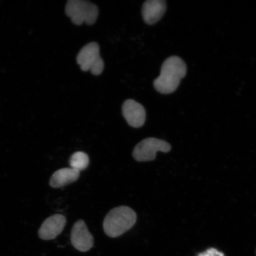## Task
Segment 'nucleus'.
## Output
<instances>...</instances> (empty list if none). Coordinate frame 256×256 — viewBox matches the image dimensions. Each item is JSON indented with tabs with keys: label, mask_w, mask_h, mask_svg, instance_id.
I'll use <instances>...</instances> for the list:
<instances>
[{
	"label": "nucleus",
	"mask_w": 256,
	"mask_h": 256,
	"mask_svg": "<svg viewBox=\"0 0 256 256\" xmlns=\"http://www.w3.org/2000/svg\"><path fill=\"white\" fill-rule=\"evenodd\" d=\"M66 224L65 216L62 214H55L44 220L38 231V236L44 240L55 239L62 232Z\"/></svg>",
	"instance_id": "8"
},
{
	"label": "nucleus",
	"mask_w": 256,
	"mask_h": 256,
	"mask_svg": "<svg viewBox=\"0 0 256 256\" xmlns=\"http://www.w3.org/2000/svg\"><path fill=\"white\" fill-rule=\"evenodd\" d=\"M167 9L164 0H147L142 8L144 21L149 25L154 24L161 20Z\"/></svg>",
	"instance_id": "9"
},
{
	"label": "nucleus",
	"mask_w": 256,
	"mask_h": 256,
	"mask_svg": "<svg viewBox=\"0 0 256 256\" xmlns=\"http://www.w3.org/2000/svg\"><path fill=\"white\" fill-rule=\"evenodd\" d=\"M71 242L73 247L82 252H88L94 245V238L84 220H80L72 226Z\"/></svg>",
	"instance_id": "6"
},
{
	"label": "nucleus",
	"mask_w": 256,
	"mask_h": 256,
	"mask_svg": "<svg viewBox=\"0 0 256 256\" xmlns=\"http://www.w3.org/2000/svg\"><path fill=\"white\" fill-rule=\"evenodd\" d=\"M80 172L72 168H64L56 171L51 176L50 185L53 188L66 186L78 180Z\"/></svg>",
	"instance_id": "10"
},
{
	"label": "nucleus",
	"mask_w": 256,
	"mask_h": 256,
	"mask_svg": "<svg viewBox=\"0 0 256 256\" xmlns=\"http://www.w3.org/2000/svg\"></svg>",
	"instance_id": "13"
},
{
	"label": "nucleus",
	"mask_w": 256,
	"mask_h": 256,
	"mask_svg": "<svg viewBox=\"0 0 256 256\" xmlns=\"http://www.w3.org/2000/svg\"><path fill=\"white\" fill-rule=\"evenodd\" d=\"M197 256H226L222 252L218 250L210 248H208L206 250L200 252Z\"/></svg>",
	"instance_id": "12"
},
{
	"label": "nucleus",
	"mask_w": 256,
	"mask_h": 256,
	"mask_svg": "<svg viewBox=\"0 0 256 256\" xmlns=\"http://www.w3.org/2000/svg\"><path fill=\"white\" fill-rule=\"evenodd\" d=\"M89 158L87 154L78 152L74 153L69 160L71 168L79 172L84 170L89 165Z\"/></svg>",
	"instance_id": "11"
},
{
	"label": "nucleus",
	"mask_w": 256,
	"mask_h": 256,
	"mask_svg": "<svg viewBox=\"0 0 256 256\" xmlns=\"http://www.w3.org/2000/svg\"><path fill=\"white\" fill-rule=\"evenodd\" d=\"M66 12L74 24L92 25L97 20L98 8L96 4L84 0H69L66 4Z\"/></svg>",
	"instance_id": "3"
},
{
	"label": "nucleus",
	"mask_w": 256,
	"mask_h": 256,
	"mask_svg": "<svg viewBox=\"0 0 256 256\" xmlns=\"http://www.w3.org/2000/svg\"><path fill=\"white\" fill-rule=\"evenodd\" d=\"M136 219L135 211L130 207L120 206L113 208L104 218V232L110 238H118L132 228Z\"/></svg>",
	"instance_id": "2"
},
{
	"label": "nucleus",
	"mask_w": 256,
	"mask_h": 256,
	"mask_svg": "<svg viewBox=\"0 0 256 256\" xmlns=\"http://www.w3.org/2000/svg\"><path fill=\"white\" fill-rule=\"evenodd\" d=\"M122 114L130 126L140 128L145 124L146 111L142 104L132 99L124 101L122 106Z\"/></svg>",
	"instance_id": "7"
},
{
	"label": "nucleus",
	"mask_w": 256,
	"mask_h": 256,
	"mask_svg": "<svg viewBox=\"0 0 256 256\" xmlns=\"http://www.w3.org/2000/svg\"><path fill=\"white\" fill-rule=\"evenodd\" d=\"M171 150V146L166 140L150 137L137 144L133 150L132 156L137 162L152 161L158 152L167 153Z\"/></svg>",
	"instance_id": "5"
},
{
	"label": "nucleus",
	"mask_w": 256,
	"mask_h": 256,
	"mask_svg": "<svg viewBox=\"0 0 256 256\" xmlns=\"http://www.w3.org/2000/svg\"><path fill=\"white\" fill-rule=\"evenodd\" d=\"M76 62L82 71H90L94 76L100 75L104 72V64L100 56L98 44L92 42L82 47L76 56Z\"/></svg>",
	"instance_id": "4"
},
{
	"label": "nucleus",
	"mask_w": 256,
	"mask_h": 256,
	"mask_svg": "<svg viewBox=\"0 0 256 256\" xmlns=\"http://www.w3.org/2000/svg\"><path fill=\"white\" fill-rule=\"evenodd\" d=\"M186 72V64L181 58L170 56L163 62L160 75L154 81V87L160 94H171L177 90Z\"/></svg>",
	"instance_id": "1"
}]
</instances>
